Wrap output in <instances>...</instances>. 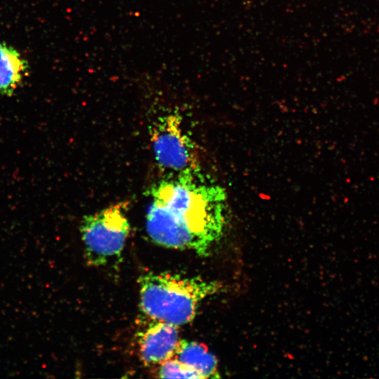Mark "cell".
Here are the masks:
<instances>
[{
  "instance_id": "6",
  "label": "cell",
  "mask_w": 379,
  "mask_h": 379,
  "mask_svg": "<svg viewBox=\"0 0 379 379\" xmlns=\"http://www.w3.org/2000/svg\"><path fill=\"white\" fill-rule=\"evenodd\" d=\"M29 65L12 46L0 42V94L12 96L27 77Z\"/></svg>"
},
{
  "instance_id": "4",
  "label": "cell",
  "mask_w": 379,
  "mask_h": 379,
  "mask_svg": "<svg viewBox=\"0 0 379 379\" xmlns=\"http://www.w3.org/2000/svg\"><path fill=\"white\" fill-rule=\"evenodd\" d=\"M149 138L154 160L166 175L199 170L194 144L178 113L159 116L150 126Z\"/></svg>"
},
{
  "instance_id": "1",
  "label": "cell",
  "mask_w": 379,
  "mask_h": 379,
  "mask_svg": "<svg viewBox=\"0 0 379 379\" xmlns=\"http://www.w3.org/2000/svg\"><path fill=\"white\" fill-rule=\"evenodd\" d=\"M146 231L157 245L207 255L222 234L223 194L199 170L166 175L149 190Z\"/></svg>"
},
{
  "instance_id": "7",
  "label": "cell",
  "mask_w": 379,
  "mask_h": 379,
  "mask_svg": "<svg viewBox=\"0 0 379 379\" xmlns=\"http://www.w3.org/2000/svg\"><path fill=\"white\" fill-rule=\"evenodd\" d=\"M173 357L197 371L202 378H219L216 358L198 342L180 340Z\"/></svg>"
},
{
  "instance_id": "5",
  "label": "cell",
  "mask_w": 379,
  "mask_h": 379,
  "mask_svg": "<svg viewBox=\"0 0 379 379\" xmlns=\"http://www.w3.org/2000/svg\"><path fill=\"white\" fill-rule=\"evenodd\" d=\"M137 335L141 360L145 365H159L173 357L180 340L178 326L147 319Z\"/></svg>"
},
{
  "instance_id": "8",
  "label": "cell",
  "mask_w": 379,
  "mask_h": 379,
  "mask_svg": "<svg viewBox=\"0 0 379 379\" xmlns=\"http://www.w3.org/2000/svg\"><path fill=\"white\" fill-rule=\"evenodd\" d=\"M158 366L157 375L161 378L202 379L197 371L175 357L170 358Z\"/></svg>"
},
{
  "instance_id": "3",
  "label": "cell",
  "mask_w": 379,
  "mask_h": 379,
  "mask_svg": "<svg viewBox=\"0 0 379 379\" xmlns=\"http://www.w3.org/2000/svg\"><path fill=\"white\" fill-rule=\"evenodd\" d=\"M130 228L123 205L110 206L85 215L80 225V233L86 262L91 266L100 267L118 258Z\"/></svg>"
},
{
  "instance_id": "2",
  "label": "cell",
  "mask_w": 379,
  "mask_h": 379,
  "mask_svg": "<svg viewBox=\"0 0 379 379\" xmlns=\"http://www.w3.org/2000/svg\"><path fill=\"white\" fill-rule=\"evenodd\" d=\"M138 286L143 316L178 326L192 321L200 302L223 288L215 281L152 272L139 277Z\"/></svg>"
}]
</instances>
